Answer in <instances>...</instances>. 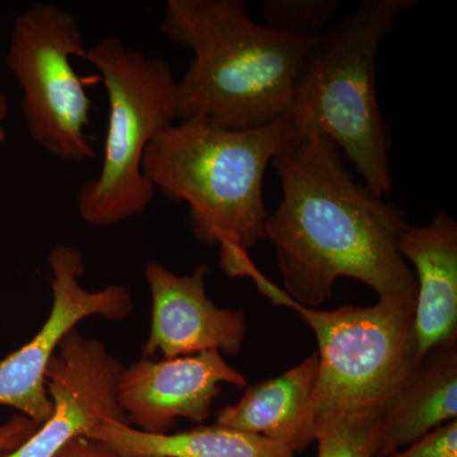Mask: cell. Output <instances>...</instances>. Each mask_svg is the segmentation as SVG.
Listing matches in <instances>:
<instances>
[{"instance_id": "obj_2", "label": "cell", "mask_w": 457, "mask_h": 457, "mask_svg": "<svg viewBox=\"0 0 457 457\" xmlns=\"http://www.w3.org/2000/svg\"><path fill=\"white\" fill-rule=\"evenodd\" d=\"M162 32L194 53L177 82V120L254 130L288 116L317 38L255 22L243 0H168Z\"/></svg>"}, {"instance_id": "obj_4", "label": "cell", "mask_w": 457, "mask_h": 457, "mask_svg": "<svg viewBox=\"0 0 457 457\" xmlns=\"http://www.w3.org/2000/svg\"><path fill=\"white\" fill-rule=\"evenodd\" d=\"M413 0H365L312 45L295 84L296 137L320 132L335 141L376 196L393 192L386 126L376 99V57L396 18Z\"/></svg>"}, {"instance_id": "obj_12", "label": "cell", "mask_w": 457, "mask_h": 457, "mask_svg": "<svg viewBox=\"0 0 457 457\" xmlns=\"http://www.w3.org/2000/svg\"><path fill=\"white\" fill-rule=\"evenodd\" d=\"M398 248L413 264L417 279L411 345L418 362L436 348L457 342V222L438 212L423 227L408 224Z\"/></svg>"}, {"instance_id": "obj_19", "label": "cell", "mask_w": 457, "mask_h": 457, "mask_svg": "<svg viewBox=\"0 0 457 457\" xmlns=\"http://www.w3.org/2000/svg\"><path fill=\"white\" fill-rule=\"evenodd\" d=\"M38 427L37 423L22 414L13 416L8 422L0 425V456L7 455L25 444Z\"/></svg>"}, {"instance_id": "obj_21", "label": "cell", "mask_w": 457, "mask_h": 457, "mask_svg": "<svg viewBox=\"0 0 457 457\" xmlns=\"http://www.w3.org/2000/svg\"><path fill=\"white\" fill-rule=\"evenodd\" d=\"M8 114V99L0 93V144L5 140L4 121Z\"/></svg>"}, {"instance_id": "obj_9", "label": "cell", "mask_w": 457, "mask_h": 457, "mask_svg": "<svg viewBox=\"0 0 457 457\" xmlns=\"http://www.w3.org/2000/svg\"><path fill=\"white\" fill-rule=\"evenodd\" d=\"M123 370L104 343L86 338L77 328L71 330L46 371L49 420L25 444L0 457H55L104 420H125L117 395Z\"/></svg>"}, {"instance_id": "obj_17", "label": "cell", "mask_w": 457, "mask_h": 457, "mask_svg": "<svg viewBox=\"0 0 457 457\" xmlns=\"http://www.w3.org/2000/svg\"><path fill=\"white\" fill-rule=\"evenodd\" d=\"M337 0H262L263 25L284 35L315 38L338 11Z\"/></svg>"}, {"instance_id": "obj_11", "label": "cell", "mask_w": 457, "mask_h": 457, "mask_svg": "<svg viewBox=\"0 0 457 457\" xmlns=\"http://www.w3.org/2000/svg\"><path fill=\"white\" fill-rule=\"evenodd\" d=\"M209 267L201 264L192 275L179 276L159 262L146 264L152 295L150 335L143 359L158 352L164 359L194 356L203 352L237 354L246 336L245 312L218 308L206 293Z\"/></svg>"}, {"instance_id": "obj_1", "label": "cell", "mask_w": 457, "mask_h": 457, "mask_svg": "<svg viewBox=\"0 0 457 457\" xmlns=\"http://www.w3.org/2000/svg\"><path fill=\"white\" fill-rule=\"evenodd\" d=\"M282 198L267 218L284 293L317 309L338 278L356 279L378 302L413 312L417 279L399 253L404 210L376 196L345 168L335 141L320 132L295 137L272 159Z\"/></svg>"}, {"instance_id": "obj_5", "label": "cell", "mask_w": 457, "mask_h": 457, "mask_svg": "<svg viewBox=\"0 0 457 457\" xmlns=\"http://www.w3.org/2000/svg\"><path fill=\"white\" fill-rule=\"evenodd\" d=\"M86 62L104 79L108 122L101 170L78 192V212L93 227H113L146 212L154 198L144 155L177 120V80L163 59L125 46L117 36L89 47Z\"/></svg>"}, {"instance_id": "obj_18", "label": "cell", "mask_w": 457, "mask_h": 457, "mask_svg": "<svg viewBox=\"0 0 457 457\" xmlns=\"http://www.w3.org/2000/svg\"><path fill=\"white\" fill-rule=\"evenodd\" d=\"M389 457H457V420L433 429Z\"/></svg>"}, {"instance_id": "obj_6", "label": "cell", "mask_w": 457, "mask_h": 457, "mask_svg": "<svg viewBox=\"0 0 457 457\" xmlns=\"http://www.w3.org/2000/svg\"><path fill=\"white\" fill-rule=\"evenodd\" d=\"M243 270L242 276L253 279L262 294L276 305L293 309L314 330L318 416L383 411L417 363L411 345L413 312L381 302L335 311L306 308L264 278L252 262Z\"/></svg>"}, {"instance_id": "obj_20", "label": "cell", "mask_w": 457, "mask_h": 457, "mask_svg": "<svg viewBox=\"0 0 457 457\" xmlns=\"http://www.w3.org/2000/svg\"><path fill=\"white\" fill-rule=\"evenodd\" d=\"M55 457H121L98 442L88 438H77L69 442Z\"/></svg>"}, {"instance_id": "obj_8", "label": "cell", "mask_w": 457, "mask_h": 457, "mask_svg": "<svg viewBox=\"0 0 457 457\" xmlns=\"http://www.w3.org/2000/svg\"><path fill=\"white\" fill-rule=\"evenodd\" d=\"M53 306L49 318L31 341L0 362V405L21 411L38 426L49 420L51 405L46 371L60 343L89 317L122 320L134 311L130 290L110 285L88 290L80 285L86 272L82 252L57 245L49 254Z\"/></svg>"}, {"instance_id": "obj_16", "label": "cell", "mask_w": 457, "mask_h": 457, "mask_svg": "<svg viewBox=\"0 0 457 457\" xmlns=\"http://www.w3.org/2000/svg\"><path fill=\"white\" fill-rule=\"evenodd\" d=\"M381 411L318 416V457H375Z\"/></svg>"}, {"instance_id": "obj_10", "label": "cell", "mask_w": 457, "mask_h": 457, "mask_svg": "<svg viewBox=\"0 0 457 457\" xmlns=\"http://www.w3.org/2000/svg\"><path fill=\"white\" fill-rule=\"evenodd\" d=\"M221 384L245 387L246 380L219 352H203L132 363L123 370L117 395L129 425L152 435H164L179 418L195 423L209 420Z\"/></svg>"}, {"instance_id": "obj_13", "label": "cell", "mask_w": 457, "mask_h": 457, "mask_svg": "<svg viewBox=\"0 0 457 457\" xmlns=\"http://www.w3.org/2000/svg\"><path fill=\"white\" fill-rule=\"evenodd\" d=\"M319 360L314 353L270 380L248 387L234 405L219 411L216 425L261 436L293 453L317 438Z\"/></svg>"}, {"instance_id": "obj_15", "label": "cell", "mask_w": 457, "mask_h": 457, "mask_svg": "<svg viewBox=\"0 0 457 457\" xmlns=\"http://www.w3.org/2000/svg\"><path fill=\"white\" fill-rule=\"evenodd\" d=\"M121 457H295L281 445L220 425L152 435L125 420H106L87 436Z\"/></svg>"}, {"instance_id": "obj_7", "label": "cell", "mask_w": 457, "mask_h": 457, "mask_svg": "<svg viewBox=\"0 0 457 457\" xmlns=\"http://www.w3.org/2000/svg\"><path fill=\"white\" fill-rule=\"evenodd\" d=\"M89 47L77 17L55 4L32 5L12 26L5 62L22 92L31 139L60 161L96 158L87 129L92 101L73 60Z\"/></svg>"}, {"instance_id": "obj_3", "label": "cell", "mask_w": 457, "mask_h": 457, "mask_svg": "<svg viewBox=\"0 0 457 457\" xmlns=\"http://www.w3.org/2000/svg\"><path fill=\"white\" fill-rule=\"evenodd\" d=\"M296 137L290 114L254 130L180 121L147 146L143 170L155 192L187 204L198 242L220 246L225 272L266 239L264 173Z\"/></svg>"}, {"instance_id": "obj_14", "label": "cell", "mask_w": 457, "mask_h": 457, "mask_svg": "<svg viewBox=\"0 0 457 457\" xmlns=\"http://www.w3.org/2000/svg\"><path fill=\"white\" fill-rule=\"evenodd\" d=\"M457 420V342L429 352L384 405L375 457H389Z\"/></svg>"}]
</instances>
